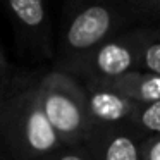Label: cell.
I'll use <instances>...</instances> for the list:
<instances>
[{"label": "cell", "mask_w": 160, "mask_h": 160, "mask_svg": "<svg viewBox=\"0 0 160 160\" xmlns=\"http://www.w3.org/2000/svg\"><path fill=\"white\" fill-rule=\"evenodd\" d=\"M38 74L11 67L0 83V160H43L64 148L40 108Z\"/></svg>", "instance_id": "cell-1"}, {"label": "cell", "mask_w": 160, "mask_h": 160, "mask_svg": "<svg viewBox=\"0 0 160 160\" xmlns=\"http://www.w3.org/2000/svg\"><path fill=\"white\" fill-rule=\"evenodd\" d=\"M138 19L124 0H69L53 69L66 72L98 45L131 29L129 24Z\"/></svg>", "instance_id": "cell-2"}, {"label": "cell", "mask_w": 160, "mask_h": 160, "mask_svg": "<svg viewBox=\"0 0 160 160\" xmlns=\"http://www.w3.org/2000/svg\"><path fill=\"white\" fill-rule=\"evenodd\" d=\"M38 103L64 146H79L93 128L83 88L66 72L52 69L38 74Z\"/></svg>", "instance_id": "cell-3"}, {"label": "cell", "mask_w": 160, "mask_h": 160, "mask_svg": "<svg viewBox=\"0 0 160 160\" xmlns=\"http://www.w3.org/2000/svg\"><path fill=\"white\" fill-rule=\"evenodd\" d=\"M143 28H131L112 36L66 71L76 81H112L139 71Z\"/></svg>", "instance_id": "cell-4"}, {"label": "cell", "mask_w": 160, "mask_h": 160, "mask_svg": "<svg viewBox=\"0 0 160 160\" xmlns=\"http://www.w3.org/2000/svg\"><path fill=\"white\" fill-rule=\"evenodd\" d=\"M19 45L33 55L53 59L52 22L47 0H0Z\"/></svg>", "instance_id": "cell-5"}, {"label": "cell", "mask_w": 160, "mask_h": 160, "mask_svg": "<svg viewBox=\"0 0 160 160\" xmlns=\"http://www.w3.org/2000/svg\"><path fill=\"white\" fill-rule=\"evenodd\" d=\"M145 138L131 122L93 126L81 146L90 160H143Z\"/></svg>", "instance_id": "cell-6"}, {"label": "cell", "mask_w": 160, "mask_h": 160, "mask_svg": "<svg viewBox=\"0 0 160 160\" xmlns=\"http://www.w3.org/2000/svg\"><path fill=\"white\" fill-rule=\"evenodd\" d=\"M83 88L86 100L88 115L93 126L105 124H121L131 122L138 102L121 95L110 86L97 81H78Z\"/></svg>", "instance_id": "cell-7"}, {"label": "cell", "mask_w": 160, "mask_h": 160, "mask_svg": "<svg viewBox=\"0 0 160 160\" xmlns=\"http://www.w3.org/2000/svg\"><path fill=\"white\" fill-rule=\"evenodd\" d=\"M102 83L138 103L160 102V76H155V74L136 71V72H129L126 76L117 78V79L102 81Z\"/></svg>", "instance_id": "cell-8"}, {"label": "cell", "mask_w": 160, "mask_h": 160, "mask_svg": "<svg viewBox=\"0 0 160 160\" xmlns=\"http://www.w3.org/2000/svg\"><path fill=\"white\" fill-rule=\"evenodd\" d=\"M139 71L160 76V26L143 28Z\"/></svg>", "instance_id": "cell-9"}, {"label": "cell", "mask_w": 160, "mask_h": 160, "mask_svg": "<svg viewBox=\"0 0 160 160\" xmlns=\"http://www.w3.org/2000/svg\"><path fill=\"white\" fill-rule=\"evenodd\" d=\"M131 124H134L146 136L160 134V102L139 103L131 117Z\"/></svg>", "instance_id": "cell-10"}, {"label": "cell", "mask_w": 160, "mask_h": 160, "mask_svg": "<svg viewBox=\"0 0 160 160\" xmlns=\"http://www.w3.org/2000/svg\"><path fill=\"white\" fill-rule=\"evenodd\" d=\"M138 18H160V0H124Z\"/></svg>", "instance_id": "cell-11"}, {"label": "cell", "mask_w": 160, "mask_h": 160, "mask_svg": "<svg viewBox=\"0 0 160 160\" xmlns=\"http://www.w3.org/2000/svg\"><path fill=\"white\" fill-rule=\"evenodd\" d=\"M43 160H90L86 150L83 146H64V148L57 150L55 153L48 155Z\"/></svg>", "instance_id": "cell-12"}, {"label": "cell", "mask_w": 160, "mask_h": 160, "mask_svg": "<svg viewBox=\"0 0 160 160\" xmlns=\"http://www.w3.org/2000/svg\"><path fill=\"white\" fill-rule=\"evenodd\" d=\"M143 160H160V134H150L145 138Z\"/></svg>", "instance_id": "cell-13"}, {"label": "cell", "mask_w": 160, "mask_h": 160, "mask_svg": "<svg viewBox=\"0 0 160 160\" xmlns=\"http://www.w3.org/2000/svg\"><path fill=\"white\" fill-rule=\"evenodd\" d=\"M11 64L7 62V59H5V53L4 50H2V47H0V83L5 79V76L9 74V71H11Z\"/></svg>", "instance_id": "cell-14"}]
</instances>
